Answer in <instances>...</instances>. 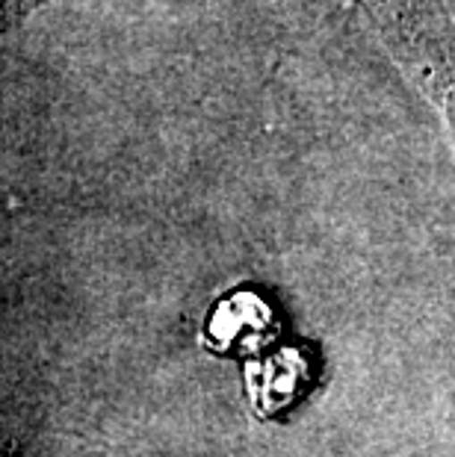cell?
<instances>
[{
	"label": "cell",
	"instance_id": "6da1fadb",
	"mask_svg": "<svg viewBox=\"0 0 455 457\" xmlns=\"http://www.w3.org/2000/svg\"><path fill=\"white\" fill-rule=\"evenodd\" d=\"M411 83L452 115V42L447 18L426 0H355Z\"/></svg>",
	"mask_w": 455,
	"mask_h": 457
},
{
	"label": "cell",
	"instance_id": "7a4b0ae2",
	"mask_svg": "<svg viewBox=\"0 0 455 457\" xmlns=\"http://www.w3.org/2000/svg\"><path fill=\"white\" fill-rule=\"evenodd\" d=\"M0 457H13V454H0Z\"/></svg>",
	"mask_w": 455,
	"mask_h": 457
}]
</instances>
